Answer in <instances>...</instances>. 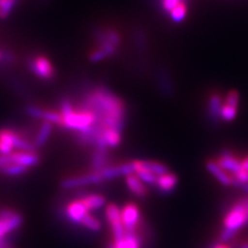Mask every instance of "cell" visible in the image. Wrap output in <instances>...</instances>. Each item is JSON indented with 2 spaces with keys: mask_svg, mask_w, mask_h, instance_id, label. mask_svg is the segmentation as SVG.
I'll return each instance as SVG.
<instances>
[{
  "mask_svg": "<svg viewBox=\"0 0 248 248\" xmlns=\"http://www.w3.org/2000/svg\"><path fill=\"white\" fill-rule=\"evenodd\" d=\"M84 110H89L96 116L95 125L107 129L121 131L125 123V108L122 100L105 87H96L87 93L83 100Z\"/></svg>",
  "mask_w": 248,
  "mask_h": 248,
  "instance_id": "obj_1",
  "label": "cell"
},
{
  "mask_svg": "<svg viewBox=\"0 0 248 248\" xmlns=\"http://www.w3.org/2000/svg\"><path fill=\"white\" fill-rule=\"evenodd\" d=\"M94 38L96 46L89 54V60L91 62H99L113 56L121 43L119 32L111 27L97 29L94 32Z\"/></svg>",
  "mask_w": 248,
  "mask_h": 248,
  "instance_id": "obj_2",
  "label": "cell"
},
{
  "mask_svg": "<svg viewBox=\"0 0 248 248\" xmlns=\"http://www.w3.org/2000/svg\"><path fill=\"white\" fill-rule=\"evenodd\" d=\"M62 116V126L67 129H75L79 134L88 131L96 123V116L92 111L81 108L79 111L73 110Z\"/></svg>",
  "mask_w": 248,
  "mask_h": 248,
  "instance_id": "obj_3",
  "label": "cell"
},
{
  "mask_svg": "<svg viewBox=\"0 0 248 248\" xmlns=\"http://www.w3.org/2000/svg\"><path fill=\"white\" fill-rule=\"evenodd\" d=\"M248 224V210L243 199L238 200L232 204L223 218V229L238 232Z\"/></svg>",
  "mask_w": 248,
  "mask_h": 248,
  "instance_id": "obj_4",
  "label": "cell"
},
{
  "mask_svg": "<svg viewBox=\"0 0 248 248\" xmlns=\"http://www.w3.org/2000/svg\"><path fill=\"white\" fill-rule=\"evenodd\" d=\"M23 223V216L12 209H0V240L5 239Z\"/></svg>",
  "mask_w": 248,
  "mask_h": 248,
  "instance_id": "obj_5",
  "label": "cell"
},
{
  "mask_svg": "<svg viewBox=\"0 0 248 248\" xmlns=\"http://www.w3.org/2000/svg\"><path fill=\"white\" fill-rule=\"evenodd\" d=\"M28 67L36 77L44 80H51L55 77V68H54L51 60L44 55H36L28 61Z\"/></svg>",
  "mask_w": 248,
  "mask_h": 248,
  "instance_id": "obj_6",
  "label": "cell"
},
{
  "mask_svg": "<svg viewBox=\"0 0 248 248\" xmlns=\"http://www.w3.org/2000/svg\"><path fill=\"white\" fill-rule=\"evenodd\" d=\"M106 216L112 229L114 241H118L125 235V229L121 219V210L115 204H108L106 207Z\"/></svg>",
  "mask_w": 248,
  "mask_h": 248,
  "instance_id": "obj_7",
  "label": "cell"
},
{
  "mask_svg": "<svg viewBox=\"0 0 248 248\" xmlns=\"http://www.w3.org/2000/svg\"><path fill=\"white\" fill-rule=\"evenodd\" d=\"M240 105V94L237 90H230L221 108V120L232 122L236 118Z\"/></svg>",
  "mask_w": 248,
  "mask_h": 248,
  "instance_id": "obj_8",
  "label": "cell"
},
{
  "mask_svg": "<svg viewBox=\"0 0 248 248\" xmlns=\"http://www.w3.org/2000/svg\"><path fill=\"white\" fill-rule=\"evenodd\" d=\"M121 219L125 232H135L141 222V212L139 207L134 203L124 206L121 210Z\"/></svg>",
  "mask_w": 248,
  "mask_h": 248,
  "instance_id": "obj_9",
  "label": "cell"
},
{
  "mask_svg": "<svg viewBox=\"0 0 248 248\" xmlns=\"http://www.w3.org/2000/svg\"><path fill=\"white\" fill-rule=\"evenodd\" d=\"M100 182H103V180L98 175V173L92 172L91 174L85 175V176L66 178V179H63L60 182V187L62 189L67 190V189L82 187V186H87L91 184H97Z\"/></svg>",
  "mask_w": 248,
  "mask_h": 248,
  "instance_id": "obj_10",
  "label": "cell"
},
{
  "mask_svg": "<svg viewBox=\"0 0 248 248\" xmlns=\"http://www.w3.org/2000/svg\"><path fill=\"white\" fill-rule=\"evenodd\" d=\"M216 164L229 174L235 176L241 170V160L238 159L230 150H223L220 156L217 158Z\"/></svg>",
  "mask_w": 248,
  "mask_h": 248,
  "instance_id": "obj_11",
  "label": "cell"
},
{
  "mask_svg": "<svg viewBox=\"0 0 248 248\" xmlns=\"http://www.w3.org/2000/svg\"><path fill=\"white\" fill-rule=\"evenodd\" d=\"M98 175L102 178V180H111L114 178L121 177V176H128L131 174H135L134 167L131 162L128 164H124L121 166H115V167H106L103 170H98Z\"/></svg>",
  "mask_w": 248,
  "mask_h": 248,
  "instance_id": "obj_12",
  "label": "cell"
},
{
  "mask_svg": "<svg viewBox=\"0 0 248 248\" xmlns=\"http://www.w3.org/2000/svg\"><path fill=\"white\" fill-rule=\"evenodd\" d=\"M10 156L13 164H18L24 166L27 169L32 168L40 164V155L36 152H26V151H14L10 153Z\"/></svg>",
  "mask_w": 248,
  "mask_h": 248,
  "instance_id": "obj_13",
  "label": "cell"
},
{
  "mask_svg": "<svg viewBox=\"0 0 248 248\" xmlns=\"http://www.w3.org/2000/svg\"><path fill=\"white\" fill-rule=\"evenodd\" d=\"M223 99L218 93H212L208 102V117L213 125H217L221 120V108Z\"/></svg>",
  "mask_w": 248,
  "mask_h": 248,
  "instance_id": "obj_14",
  "label": "cell"
},
{
  "mask_svg": "<svg viewBox=\"0 0 248 248\" xmlns=\"http://www.w3.org/2000/svg\"><path fill=\"white\" fill-rule=\"evenodd\" d=\"M206 169L209 170V173L212 174L215 177L217 181L224 186H231L232 185L234 181V176L226 172L223 169H221L218 165L216 164L215 160H208L206 162Z\"/></svg>",
  "mask_w": 248,
  "mask_h": 248,
  "instance_id": "obj_15",
  "label": "cell"
},
{
  "mask_svg": "<svg viewBox=\"0 0 248 248\" xmlns=\"http://www.w3.org/2000/svg\"><path fill=\"white\" fill-rule=\"evenodd\" d=\"M87 213H89V211L81 199L72 202L66 207V215L75 223H81L83 217Z\"/></svg>",
  "mask_w": 248,
  "mask_h": 248,
  "instance_id": "obj_16",
  "label": "cell"
},
{
  "mask_svg": "<svg viewBox=\"0 0 248 248\" xmlns=\"http://www.w3.org/2000/svg\"><path fill=\"white\" fill-rule=\"evenodd\" d=\"M16 133L17 131L9 128L0 129V154L6 155L14 152Z\"/></svg>",
  "mask_w": 248,
  "mask_h": 248,
  "instance_id": "obj_17",
  "label": "cell"
},
{
  "mask_svg": "<svg viewBox=\"0 0 248 248\" xmlns=\"http://www.w3.org/2000/svg\"><path fill=\"white\" fill-rule=\"evenodd\" d=\"M178 184V178L175 174L168 172L167 174H164L157 177L156 181V188L164 193H170L174 191L176 186Z\"/></svg>",
  "mask_w": 248,
  "mask_h": 248,
  "instance_id": "obj_18",
  "label": "cell"
},
{
  "mask_svg": "<svg viewBox=\"0 0 248 248\" xmlns=\"http://www.w3.org/2000/svg\"><path fill=\"white\" fill-rule=\"evenodd\" d=\"M134 167V170H135V175L141 180L143 183L149 184L151 186H155L156 185V181H157V176H155L154 174L150 173L148 170L145 169L142 164L141 160H134L131 161Z\"/></svg>",
  "mask_w": 248,
  "mask_h": 248,
  "instance_id": "obj_19",
  "label": "cell"
},
{
  "mask_svg": "<svg viewBox=\"0 0 248 248\" xmlns=\"http://www.w3.org/2000/svg\"><path fill=\"white\" fill-rule=\"evenodd\" d=\"M125 181L129 190L139 198H146L148 195V190L145 187L144 183L135 175L131 174L125 177Z\"/></svg>",
  "mask_w": 248,
  "mask_h": 248,
  "instance_id": "obj_20",
  "label": "cell"
},
{
  "mask_svg": "<svg viewBox=\"0 0 248 248\" xmlns=\"http://www.w3.org/2000/svg\"><path fill=\"white\" fill-rule=\"evenodd\" d=\"M116 248H141V238L137 232H125L124 237L118 241H114Z\"/></svg>",
  "mask_w": 248,
  "mask_h": 248,
  "instance_id": "obj_21",
  "label": "cell"
},
{
  "mask_svg": "<svg viewBox=\"0 0 248 248\" xmlns=\"http://www.w3.org/2000/svg\"><path fill=\"white\" fill-rule=\"evenodd\" d=\"M52 127H53V124L48 122V121H43L42 125L38 129L37 134L34 138V141H33V145L35 147V149L41 148L43 147L46 141H48V139L51 135V131H52Z\"/></svg>",
  "mask_w": 248,
  "mask_h": 248,
  "instance_id": "obj_22",
  "label": "cell"
},
{
  "mask_svg": "<svg viewBox=\"0 0 248 248\" xmlns=\"http://www.w3.org/2000/svg\"><path fill=\"white\" fill-rule=\"evenodd\" d=\"M81 200L83 201L84 205L86 206L87 210L89 212L93 210H98V209L103 208L107 203L106 198L100 195H88L86 197L82 198Z\"/></svg>",
  "mask_w": 248,
  "mask_h": 248,
  "instance_id": "obj_23",
  "label": "cell"
},
{
  "mask_svg": "<svg viewBox=\"0 0 248 248\" xmlns=\"http://www.w3.org/2000/svg\"><path fill=\"white\" fill-rule=\"evenodd\" d=\"M103 137L105 139V142L108 147L110 148H115L120 145L121 143V131L117 129H113V128H107L104 130Z\"/></svg>",
  "mask_w": 248,
  "mask_h": 248,
  "instance_id": "obj_24",
  "label": "cell"
},
{
  "mask_svg": "<svg viewBox=\"0 0 248 248\" xmlns=\"http://www.w3.org/2000/svg\"><path fill=\"white\" fill-rule=\"evenodd\" d=\"M107 162H108V151L95 150V152L93 153L92 160H91V167H92L93 172H98V170L106 168Z\"/></svg>",
  "mask_w": 248,
  "mask_h": 248,
  "instance_id": "obj_25",
  "label": "cell"
},
{
  "mask_svg": "<svg viewBox=\"0 0 248 248\" xmlns=\"http://www.w3.org/2000/svg\"><path fill=\"white\" fill-rule=\"evenodd\" d=\"M142 166L149 170L150 173L154 174L155 176H161L164 174H167L169 172V168L164 165L160 164L157 161H151V160H141Z\"/></svg>",
  "mask_w": 248,
  "mask_h": 248,
  "instance_id": "obj_26",
  "label": "cell"
},
{
  "mask_svg": "<svg viewBox=\"0 0 248 248\" xmlns=\"http://www.w3.org/2000/svg\"><path fill=\"white\" fill-rule=\"evenodd\" d=\"M187 14V5H186L183 1L178 3L174 9L170 12V19H172L176 23H180L184 20Z\"/></svg>",
  "mask_w": 248,
  "mask_h": 248,
  "instance_id": "obj_27",
  "label": "cell"
},
{
  "mask_svg": "<svg viewBox=\"0 0 248 248\" xmlns=\"http://www.w3.org/2000/svg\"><path fill=\"white\" fill-rule=\"evenodd\" d=\"M27 170L28 169L24 166H21L18 164H10L6 167H4L3 169L0 170V173L6 176L16 177V176H21L23 174H25Z\"/></svg>",
  "mask_w": 248,
  "mask_h": 248,
  "instance_id": "obj_28",
  "label": "cell"
},
{
  "mask_svg": "<svg viewBox=\"0 0 248 248\" xmlns=\"http://www.w3.org/2000/svg\"><path fill=\"white\" fill-rule=\"evenodd\" d=\"M80 224H82V226H84L85 228L92 232H98L100 229H102V224H100V222L95 218V217L91 215L90 213H87L83 217Z\"/></svg>",
  "mask_w": 248,
  "mask_h": 248,
  "instance_id": "obj_29",
  "label": "cell"
},
{
  "mask_svg": "<svg viewBox=\"0 0 248 248\" xmlns=\"http://www.w3.org/2000/svg\"><path fill=\"white\" fill-rule=\"evenodd\" d=\"M17 0H0V18L4 19L15 9Z\"/></svg>",
  "mask_w": 248,
  "mask_h": 248,
  "instance_id": "obj_30",
  "label": "cell"
},
{
  "mask_svg": "<svg viewBox=\"0 0 248 248\" xmlns=\"http://www.w3.org/2000/svg\"><path fill=\"white\" fill-rule=\"evenodd\" d=\"M42 119L44 121H48V122H50L52 124H56V125L62 126V116L58 112L44 110Z\"/></svg>",
  "mask_w": 248,
  "mask_h": 248,
  "instance_id": "obj_31",
  "label": "cell"
},
{
  "mask_svg": "<svg viewBox=\"0 0 248 248\" xmlns=\"http://www.w3.org/2000/svg\"><path fill=\"white\" fill-rule=\"evenodd\" d=\"M159 83H160V88L164 91L167 95H172L173 93V85L168 80V76L165 73L159 74Z\"/></svg>",
  "mask_w": 248,
  "mask_h": 248,
  "instance_id": "obj_32",
  "label": "cell"
},
{
  "mask_svg": "<svg viewBox=\"0 0 248 248\" xmlns=\"http://www.w3.org/2000/svg\"><path fill=\"white\" fill-rule=\"evenodd\" d=\"M26 112L29 116H31V117L36 118V119H42L44 110H42L41 108H38L36 106H28L26 108Z\"/></svg>",
  "mask_w": 248,
  "mask_h": 248,
  "instance_id": "obj_33",
  "label": "cell"
},
{
  "mask_svg": "<svg viewBox=\"0 0 248 248\" xmlns=\"http://www.w3.org/2000/svg\"><path fill=\"white\" fill-rule=\"evenodd\" d=\"M181 1H182V0H161L162 9L170 13L178 3L181 2Z\"/></svg>",
  "mask_w": 248,
  "mask_h": 248,
  "instance_id": "obj_34",
  "label": "cell"
},
{
  "mask_svg": "<svg viewBox=\"0 0 248 248\" xmlns=\"http://www.w3.org/2000/svg\"><path fill=\"white\" fill-rule=\"evenodd\" d=\"M208 248H232L231 245H228L226 243H220V242H215L212 243Z\"/></svg>",
  "mask_w": 248,
  "mask_h": 248,
  "instance_id": "obj_35",
  "label": "cell"
},
{
  "mask_svg": "<svg viewBox=\"0 0 248 248\" xmlns=\"http://www.w3.org/2000/svg\"><path fill=\"white\" fill-rule=\"evenodd\" d=\"M241 169L244 172H248V154L241 160Z\"/></svg>",
  "mask_w": 248,
  "mask_h": 248,
  "instance_id": "obj_36",
  "label": "cell"
},
{
  "mask_svg": "<svg viewBox=\"0 0 248 248\" xmlns=\"http://www.w3.org/2000/svg\"><path fill=\"white\" fill-rule=\"evenodd\" d=\"M238 248H248V241L242 242L241 244H240V245L238 246Z\"/></svg>",
  "mask_w": 248,
  "mask_h": 248,
  "instance_id": "obj_37",
  "label": "cell"
},
{
  "mask_svg": "<svg viewBox=\"0 0 248 248\" xmlns=\"http://www.w3.org/2000/svg\"><path fill=\"white\" fill-rule=\"evenodd\" d=\"M243 201H244V203H245V206H246V208H247V210H248V197H246V198H243Z\"/></svg>",
  "mask_w": 248,
  "mask_h": 248,
  "instance_id": "obj_38",
  "label": "cell"
},
{
  "mask_svg": "<svg viewBox=\"0 0 248 248\" xmlns=\"http://www.w3.org/2000/svg\"><path fill=\"white\" fill-rule=\"evenodd\" d=\"M108 248H116L115 247V243L114 242H110V243H108Z\"/></svg>",
  "mask_w": 248,
  "mask_h": 248,
  "instance_id": "obj_39",
  "label": "cell"
},
{
  "mask_svg": "<svg viewBox=\"0 0 248 248\" xmlns=\"http://www.w3.org/2000/svg\"><path fill=\"white\" fill-rule=\"evenodd\" d=\"M2 57H3V56H2V53H1V51H0V60L2 59Z\"/></svg>",
  "mask_w": 248,
  "mask_h": 248,
  "instance_id": "obj_40",
  "label": "cell"
}]
</instances>
